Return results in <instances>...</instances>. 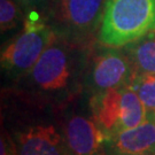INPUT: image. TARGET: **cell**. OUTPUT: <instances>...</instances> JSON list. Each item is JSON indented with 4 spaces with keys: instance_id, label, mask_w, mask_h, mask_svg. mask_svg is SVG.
Here are the masks:
<instances>
[{
    "instance_id": "6da1fadb",
    "label": "cell",
    "mask_w": 155,
    "mask_h": 155,
    "mask_svg": "<svg viewBox=\"0 0 155 155\" xmlns=\"http://www.w3.org/2000/svg\"><path fill=\"white\" fill-rule=\"evenodd\" d=\"M155 33V0H107L99 29L106 47H124Z\"/></svg>"
},
{
    "instance_id": "7a4b0ae2",
    "label": "cell",
    "mask_w": 155,
    "mask_h": 155,
    "mask_svg": "<svg viewBox=\"0 0 155 155\" xmlns=\"http://www.w3.org/2000/svg\"><path fill=\"white\" fill-rule=\"evenodd\" d=\"M55 30L37 17L29 16L22 32L1 52V67L14 76L30 72L45 50L55 41Z\"/></svg>"
},
{
    "instance_id": "3957f363",
    "label": "cell",
    "mask_w": 155,
    "mask_h": 155,
    "mask_svg": "<svg viewBox=\"0 0 155 155\" xmlns=\"http://www.w3.org/2000/svg\"><path fill=\"white\" fill-rule=\"evenodd\" d=\"M107 0H54L53 16L63 31L89 35L101 24Z\"/></svg>"
},
{
    "instance_id": "277c9868",
    "label": "cell",
    "mask_w": 155,
    "mask_h": 155,
    "mask_svg": "<svg viewBox=\"0 0 155 155\" xmlns=\"http://www.w3.org/2000/svg\"><path fill=\"white\" fill-rule=\"evenodd\" d=\"M70 58L67 48L58 43L50 45L30 71L32 82L44 91L64 89L70 78Z\"/></svg>"
},
{
    "instance_id": "5b68a950",
    "label": "cell",
    "mask_w": 155,
    "mask_h": 155,
    "mask_svg": "<svg viewBox=\"0 0 155 155\" xmlns=\"http://www.w3.org/2000/svg\"><path fill=\"white\" fill-rule=\"evenodd\" d=\"M134 74L129 56L114 47H108L93 59L91 81L101 92L127 85Z\"/></svg>"
},
{
    "instance_id": "8992f818",
    "label": "cell",
    "mask_w": 155,
    "mask_h": 155,
    "mask_svg": "<svg viewBox=\"0 0 155 155\" xmlns=\"http://www.w3.org/2000/svg\"><path fill=\"white\" fill-rule=\"evenodd\" d=\"M18 155H71L66 139L53 125H37L18 133L16 137Z\"/></svg>"
},
{
    "instance_id": "52a82bcc",
    "label": "cell",
    "mask_w": 155,
    "mask_h": 155,
    "mask_svg": "<svg viewBox=\"0 0 155 155\" xmlns=\"http://www.w3.org/2000/svg\"><path fill=\"white\" fill-rule=\"evenodd\" d=\"M107 133L95 121L72 116L64 127V139L71 155H95Z\"/></svg>"
},
{
    "instance_id": "ba28073f",
    "label": "cell",
    "mask_w": 155,
    "mask_h": 155,
    "mask_svg": "<svg viewBox=\"0 0 155 155\" xmlns=\"http://www.w3.org/2000/svg\"><path fill=\"white\" fill-rule=\"evenodd\" d=\"M115 147L124 155L155 154V115H148L138 127L116 134Z\"/></svg>"
},
{
    "instance_id": "9c48e42d",
    "label": "cell",
    "mask_w": 155,
    "mask_h": 155,
    "mask_svg": "<svg viewBox=\"0 0 155 155\" xmlns=\"http://www.w3.org/2000/svg\"><path fill=\"white\" fill-rule=\"evenodd\" d=\"M122 87L98 92L91 99L94 121L106 133L114 136L116 133L121 115Z\"/></svg>"
},
{
    "instance_id": "30bf717a",
    "label": "cell",
    "mask_w": 155,
    "mask_h": 155,
    "mask_svg": "<svg viewBox=\"0 0 155 155\" xmlns=\"http://www.w3.org/2000/svg\"><path fill=\"white\" fill-rule=\"evenodd\" d=\"M147 117H148L147 109L137 92L131 89L129 85H124L122 87L120 122L117 125L115 136L124 130L138 127L139 124H141L147 120Z\"/></svg>"
},
{
    "instance_id": "8fae6325",
    "label": "cell",
    "mask_w": 155,
    "mask_h": 155,
    "mask_svg": "<svg viewBox=\"0 0 155 155\" xmlns=\"http://www.w3.org/2000/svg\"><path fill=\"white\" fill-rule=\"evenodd\" d=\"M125 47L136 74H155V33Z\"/></svg>"
},
{
    "instance_id": "7c38bea8",
    "label": "cell",
    "mask_w": 155,
    "mask_h": 155,
    "mask_svg": "<svg viewBox=\"0 0 155 155\" xmlns=\"http://www.w3.org/2000/svg\"><path fill=\"white\" fill-rule=\"evenodd\" d=\"M127 85L137 92L148 115H155V74H134Z\"/></svg>"
},
{
    "instance_id": "4fadbf2b",
    "label": "cell",
    "mask_w": 155,
    "mask_h": 155,
    "mask_svg": "<svg viewBox=\"0 0 155 155\" xmlns=\"http://www.w3.org/2000/svg\"><path fill=\"white\" fill-rule=\"evenodd\" d=\"M21 20L20 8L13 0H0V27L1 32L9 31L16 27Z\"/></svg>"
},
{
    "instance_id": "5bb4252c",
    "label": "cell",
    "mask_w": 155,
    "mask_h": 155,
    "mask_svg": "<svg viewBox=\"0 0 155 155\" xmlns=\"http://www.w3.org/2000/svg\"><path fill=\"white\" fill-rule=\"evenodd\" d=\"M0 146V155H18L16 146L7 137H1Z\"/></svg>"
},
{
    "instance_id": "9a60e30c",
    "label": "cell",
    "mask_w": 155,
    "mask_h": 155,
    "mask_svg": "<svg viewBox=\"0 0 155 155\" xmlns=\"http://www.w3.org/2000/svg\"><path fill=\"white\" fill-rule=\"evenodd\" d=\"M17 1H20V2H21V4H23L24 6L32 7V6L41 5V4H44L45 1H47V0H17Z\"/></svg>"
}]
</instances>
